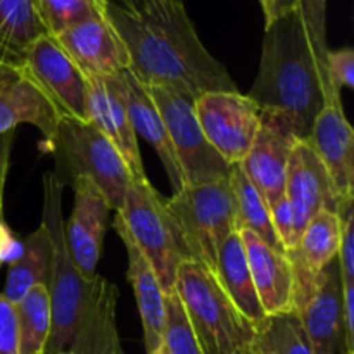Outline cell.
Instances as JSON below:
<instances>
[{
  "label": "cell",
  "mask_w": 354,
  "mask_h": 354,
  "mask_svg": "<svg viewBox=\"0 0 354 354\" xmlns=\"http://www.w3.org/2000/svg\"><path fill=\"white\" fill-rule=\"evenodd\" d=\"M106 16L127 45L130 71L142 85L175 90L189 99L237 92L230 73L207 52L182 0H147L128 10L107 0Z\"/></svg>",
  "instance_id": "obj_1"
},
{
  "label": "cell",
  "mask_w": 354,
  "mask_h": 354,
  "mask_svg": "<svg viewBox=\"0 0 354 354\" xmlns=\"http://www.w3.org/2000/svg\"><path fill=\"white\" fill-rule=\"evenodd\" d=\"M62 187L54 171L45 173L41 223L54 256L47 286L52 325L44 354H123L116 324L120 290L97 273L83 275L73 263L64 235Z\"/></svg>",
  "instance_id": "obj_2"
},
{
  "label": "cell",
  "mask_w": 354,
  "mask_h": 354,
  "mask_svg": "<svg viewBox=\"0 0 354 354\" xmlns=\"http://www.w3.org/2000/svg\"><path fill=\"white\" fill-rule=\"evenodd\" d=\"M248 97L261 113L280 118L297 140H308L318 114L342 102L318 62L297 10L265 26L261 61Z\"/></svg>",
  "instance_id": "obj_3"
},
{
  "label": "cell",
  "mask_w": 354,
  "mask_h": 354,
  "mask_svg": "<svg viewBox=\"0 0 354 354\" xmlns=\"http://www.w3.org/2000/svg\"><path fill=\"white\" fill-rule=\"evenodd\" d=\"M173 290L204 354H252L256 325L232 303L211 270L187 259Z\"/></svg>",
  "instance_id": "obj_4"
},
{
  "label": "cell",
  "mask_w": 354,
  "mask_h": 354,
  "mask_svg": "<svg viewBox=\"0 0 354 354\" xmlns=\"http://www.w3.org/2000/svg\"><path fill=\"white\" fill-rule=\"evenodd\" d=\"M55 158V178L64 185L88 178L106 196L111 209L123 207L124 196L133 182L127 162L113 144L88 121L62 116L50 142Z\"/></svg>",
  "instance_id": "obj_5"
},
{
  "label": "cell",
  "mask_w": 354,
  "mask_h": 354,
  "mask_svg": "<svg viewBox=\"0 0 354 354\" xmlns=\"http://www.w3.org/2000/svg\"><path fill=\"white\" fill-rule=\"evenodd\" d=\"M190 259L216 275L218 251L228 235L239 232L237 201L230 180L185 185L166 199Z\"/></svg>",
  "instance_id": "obj_6"
},
{
  "label": "cell",
  "mask_w": 354,
  "mask_h": 354,
  "mask_svg": "<svg viewBox=\"0 0 354 354\" xmlns=\"http://www.w3.org/2000/svg\"><path fill=\"white\" fill-rule=\"evenodd\" d=\"M118 214L154 268L162 292H173L176 272L190 254L165 197L159 196L149 180L131 182Z\"/></svg>",
  "instance_id": "obj_7"
},
{
  "label": "cell",
  "mask_w": 354,
  "mask_h": 354,
  "mask_svg": "<svg viewBox=\"0 0 354 354\" xmlns=\"http://www.w3.org/2000/svg\"><path fill=\"white\" fill-rule=\"evenodd\" d=\"M175 149L185 185L227 180L232 165H228L207 142L197 121L194 100L175 90L162 86H147Z\"/></svg>",
  "instance_id": "obj_8"
},
{
  "label": "cell",
  "mask_w": 354,
  "mask_h": 354,
  "mask_svg": "<svg viewBox=\"0 0 354 354\" xmlns=\"http://www.w3.org/2000/svg\"><path fill=\"white\" fill-rule=\"evenodd\" d=\"M194 109L214 151L228 165H241L261 127L254 100L239 92H209L194 100Z\"/></svg>",
  "instance_id": "obj_9"
},
{
  "label": "cell",
  "mask_w": 354,
  "mask_h": 354,
  "mask_svg": "<svg viewBox=\"0 0 354 354\" xmlns=\"http://www.w3.org/2000/svg\"><path fill=\"white\" fill-rule=\"evenodd\" d=\"M19 68L54 104L61 116L88 121L86 76L62 50L54 37L44 35L37 38L28 47Z\"/></svg>",
  "instance_id": "obj_10"
},
{
  "label": "cell",
  "mask_w": 354,
  "mask_h": 354,
  "mask_svg": "<svg viewBox=\"0 0 354 354\" xmlns=\"http://www.w3.org/2000/svg\"><path fill=\"white\" fill-rule=\"evenodd\" d=\"M308 142L327 171L335 213L344 218L353 211L354 199V131L342 102L328 104L318 114Z\"/></svg>",
  "instance_id": "obj_11"
},
{
  "label": "cell",
  "mask_w": 354,
  "mask_h": 354,
  "mask_svg": "<svg viewBox=\"0 0 354 354\" xmlns=\"http://www.w3.org/2000/svg\"><path fill=\"white\" fill-rule=\"evenodd\" d=\"M75 204L64 223L66 244L76 268L86 277L95 275L106 237L111 206L99 187L88 178L73 180Z\"/></svg>",
  "instance_id": "obj_12"
},
{
  "label": "cell",
  "mask_w": 354,
  "mask_h": 354,
  "mask_svg": "<svg viewBox=\"0 0 354 354\" xmlns=\"http://www.w3.org/2000/svg\"><path fill=\"white\" fill-rule=\"evenodd\" d=\"M344 218L330 209L313 216L301 234L297 245L287 251L294 275V308L299 313L315 290L317 277L332 259L337 258Z\"/></svg>",
  "instance_id": "obj_13"
},
{
  "label": "cell",
  "mask_w": 354,
  "mask_h": 354,
  "mask_svg": "<svg viewBox=\"0 0 354 354\" xmlns=\"http://www.w3.org/2000/svg\"><path fill=\"white\" fill-rule=\"evenodd\" d=\"M297 140L280 118L261 113V127L241 168L270 207L283 197L290 152Z\"/></svg>",
  "instance_id": "obj_14"
},
{
  "label": "cell",
  "mask_w": 354,
  "mask_h": 354,
  "mask_svg": "<svg viewBox=\"0 0 354 354\" xmlns=\"http://www.w3.org/2000/svg\"><path fill=\"white\" fill-rule=\"evenodd\" d=\"M344 287L339 259H332L317 277L315 290L299 318L315 354H344Z\"/></svg>",
  "instance_id": "obj_15"
},
{
  "label": "cell",
  "mask_w": 354,
  "mask_h": 354,
  "mask_svg": "<svg viewBox=\"0 0 354 354\" xmlns=\"http://www.w3.org/2000/svg\"><path fill=\"white\" fill-rule=\"evenodd\" d=\"M54 38L86 78H109L130 69L127 45L107 16L86 21Z\"/></svg>",
  "instance_id": "obj_16"
},
{
  "label": "cell",
  "mask_w": 354,
  "mask_h": 354,
  "mask_svg": "<svg viewBox=\"0 0 354 354\" xmlns=\"http://www.w3.org/2000/svg\"><path fill=\"white\" fill-rule=\"evenodd\" d=\"M86 116L88 123H92L116 147L127 162L133 182L147 180L138 149V137L131 127L123 97L113 76L86 78Z\"/></svg>",
  "instance_id": "obj_17"
},
{
  "label": "cell",
  "mask_w": 354,
  "mask_h": 354,
  "mask_svg": "<svg viewBox=\"0 0 354 354\" xmlns=\"http://www.w3.org/2000/svg\"><path fill=\"white\" fill-rule=\"evenodd\" d=\"M283 196L289 201L294 216V232L299 241L306 225L320 211L335 213L334 196L327 171L308 140L296 142L290 152Z\"/></svg>",
  "instance_id": "obj_18"
},
{
  "label": "cell",
  "mask_w": 354,
  "mask_h": 354,
  "mask_svg": "<svg viewBox=\"0 0 354 354\" xmlns=\"http://www.w3.org/2000/svg\"><path fill=\"white\" fill-rule=\"evenodd\" d=\"M61 113L19 66H0V135L19 124H33L50 144Z\"/></svg>",
  "instance_id": "obj_19"
},
{
  "label": "cell",
  "mask_w": 354,
  "mask_h": 354,
  "mask_svg": "<svg viewBox=\"0 0 354 354\" xmlns=\"http://www.w3.org/2000/svg\"><path fill=\"white\" fill-rule=\"evenodd\" d=\"M239 234L248 256L256 296L266 317L296 311L292 266L286 252L272 249L245 228H241Z\"/></svg>",
  "instance_id": "obj_20"
},
{
  "label": "cell",
  "mask_w": 354,
  "mask_h": 354,
  "mask_svg": "<svg viewBox=\"0 0 354 354\" xmlns=\"http://www.w3.org/2000/svg\"><path fill=\"white\" fill-rule=\"evenodd\" d=\"M113 78L121 97H123L124 107H127V113L130 116L135 133H137V137H144L152 145V149L158 152L159 159H161L162 166L166 169L169 183H171L173 194L180 192L185 187L182 169H180L175 149H173L171 140H169L168 131H166L165 121H162L147 86L142 85L131 75L130 69L121 71L120 75L113 76Z\"/></svg>",
  "instance_id": "obj_21"
},
{
  "label": "cell",
  "mask_w": 354,
  "mask_h": 354,
  "mask_svg": "<svg viewBox=\"0 0 354 354\" xmlns=\"http://www.w3.org/2000/svg\"><path fill=\"white\" fill-rule=\"evenodd\" d=\"M113 227L123 241L128 254V280L133 287L140 311L142 327H144V342L147 354L154 353L162 346V330H165V292L161 289L154 268L138 249L131 239L127 225L120 214L113 221Z\"/></svg>",
  "instance_id": "obj_22"
},
{
  "label": "cell",
  "mask_w": 354,
  "mask_h": 354,
  "mask_svg": "<svg viewBox=\"0 0 354 354\" xmlns=\"http://www.w3.org/2000/svg\"><path fill=\"white\" fill-rule=\"evenodd\" d=\"M216 277L232 303L252 324L258 325L266 317L258 296H256L254 283H252L251 272H249L248 256H245V249L239 232L228 235L218 251Z\"/></svg>",
  "instance_id": "obj_23"
},
{
  "label": "cell",
  "mask_w": 354,
  "mask_h": 354,
  "mask_svg": "<svg viewBox=\"0 0 354 354\" xmlns=\"http://www.w3.org/2000/svg\"><path fill=\"white\" fill-rule=\"evenodd\" d=\"M52 256L54 249H52L50 235L47 227L40 223L33 234L21 242L19 256L9 263L3 296L16 303L35 286L47 287L50 282Z\"/></svg>",
  "instance_id": "obj_24"
},
{
  "label": "cell",
  "mask_w": 354,
  "mask_h": 354,
  "mask_svg": "<svg viewBox=\"0 0 354 354\" xmlns=\"http://www.w3.org/2000/svg\"><path fill=\"white\" fill-rule=\"evenodd\" d=\"M44 35L31 0H0V66H21L28 47Z\"/></svg>",
  "instance_id": "obj_25"
},
{
  "label": "cell",
  "mask_w": 354,
  "mask_h": 354,
  "mask_svg": "<svg viewBox=\"0 0 354 354\" xmlns=\"http://www.w3.org/2000/svg\"><path fill=\"white\" fill-rule=\"evenodd\" d=\"M228 180H230L235 201H237L239 230L245 228V230L252 232L258 239H261L272 249L279 252H286L282 242L277 237L275 228H273L270 206L263 199L259 190L248 178L241 165H232Z\"/></svg>",
  "instance_id": "obj_26"
},
{
  "label": "cell",
  "mask_w": 354,
  "mask_h": 354,
  "mask_svg": "<svg viewBox=\"0 0 354 354\" xmlns=\"http://www.w3.org/2000/svg\"><path fill=\"white\" fill-rule=\"evenodd\" d=\"M252 354H315L296 311L268 315L256 325Z\"/></svg>",
  "instance_id": "obj_27"
},
{
  "label": "cell",
  "mask_w": 354,
  "mask_h": 354,
  "mask_svg": "<svg viewBox=\"0 0 354 354\" xmlns=\"http://www.w3.org/2000/svg\"><path fill=\"white\" fill-rule=\"evenodd\" d=\"M19 334V354H44L52 325L50 296L45 286H35L14 303Z\"/></svg>",
  "instance_id": "obj_28"
},
{
  "label": "cell",
  "mask_w": 354,
  "mask_h": 354,
  "mask_svg": "<svg viewBox=\"0 0 354 354\" xmlns=\"http://www.w3.org/2000/svg\"><path fill=\"white\" fill-rule=\"evenodd\" d=\"M47 35L57 37L86 21L106 17L107 0H31Z\"/></svg>",
  "instance_id": "obj_29"
},
{
  "label": "cell",
  "mask_w": 354,
  "mask_h": 354,
  "mask_svg": "<svg viewBox=\"0 0 354 354\" xmlns=\"http://www.w3.org/2000/svg\"><path fill=\"white\" fill-rule=\"evenodd\" d=\"M162 346L168 354H204L175 290L165 294Z\"/></svg>",
  "instance_id": "obj_30"
},
{
  "label": "cell",
  "mask_w": 354,
  "mask_h": 354,
  "mask_svg": "<svg viewBox=\"0 0 354 354\" xmlns=\"http://www.w3.org/2000/svg\"><path fill=\"white\" fill-rule=\"evenodd\" d=\"M297 12L318 62L327 69V0H297Z\"/></svg>",
  "instance_id": "obj_31"
},
{
  "label": "cell",
  "mask_w": 354,
  "mask_h": 354,
  "mask_svg": "<svg viewBox=\"0 0 354 354\" xmlns=\"http://www.w3.org/2000/svg\"><path fill=\"white\" fill-rule=\"evenodd\" d=\"M327 75L335 90L341 92L344 86H354V50L351 47H342L337 50H328Z\"/></svg>",
  "instance_id": "obj_32"
},
{
  "label": "cell",
  "mask_w": 354,
  "mask_h": 354,
  "mask_svg": "<svg viewBox=\"0 0 354 354\" xmlns=\"http://www.w3.org/2000/svg\"><path fill=\"white\" fill-rule=\"evenodd\" d=\"M0 354H19L16 310L12 301L0 292Z\"/></svg>",
  "instance_id": "obj_33"
},
{
  "label": "cell",
  "mask_w": 354,
  "mask_h": 354,
  "mask_svg": "<svg viewBox=\"0 0 354 354\" xmlns=\"http://www.w3.org/2000/svg\"><path fill=\"white\" fill-rule=\"evenodd\" d=\"M270 213H272V223L275 228V234L279 237V241L282 242L283 249L287 251H292L297 245L296 232H294V216L292 209H290L289 201L286 199V196L280 197L272 207H270Z\"/></svg>",
  "instance_id": "obj_34"
},
{
  "label": "cell",
  "mask_w": 354,
  "mask_h": 354,
  "mask_svg": "<svg viewBox=\"0 0 354 354\" xmlns=\"http://www.w3.org/2000/svg\"><path fill=\"white\" fill-rule=\"evenodd\" d=\"M339 266L344 286H354V214L353 211L344 216L342 225V239L339 248Z\"/></svg>",
  "instance_id": "obj_35"
},
{
  "label": "cell",
  "mask_w": 354,
  "mask_h": 354,
  "mask_svg": "<svg viewBox=\"0 0 354 354\" xmlns=\"http://www.w3.org/2000/svg\"><path fill=\"white\" fill-rule=\"evenodd\" d=\"M344 344L346 353L354 354V286H344Z\"/></svg>",
  "instance_id": "obj_36"
},
{
  "label": "cell",
  "mask_w": 354,
  "mask_h": 354,
  "mask_svg": "<svg viewBox=\"0 0 354 354\" xmlns=\"http://www.w3.org/2000/svg\"><path fill=\"white\" fill-rule=\"evenodd\" d=\"M265 14V26L297 9V0H258Z\"/></svg>",
  "instance_id": "obj_37"
},
{
  "label": "cell",
  "mask_w": 354,
  "mask_h": 354,
  "mask_svg": "<svg viewBox=\"0 0 354 354\" xmlns=\"http://www.w3.org/2000/svg\"><path fill=\"white\" fill-rule=\"evenodd\" d=\"M14 131L0 135V223H2V201H3V187H6L7 171H9L10 149H12Z\"/></svg>",
  "instance_id": "obj_38"
},
{
  "label": "cell",
  "mask_w": 354,
  "mask_h": 354,
  "mask_svg": "<svg viewBox=\"0 0 354 354\" xmlns=\"http://www.w3.org/2000/svg\"><path fill=\"white\" fill-rule=\"evenodd\" d=\"M116 3L128 10H138L147 3V0H116Z\"/></svg>",
  "instance_id": "obj_39"
},
{
  "label": "cell",
  "mask_w": 354,
  "mask_h": 354,
  "mask_svg": "<svg viewBox=\"0 0 354 354\" xmlns=\"http://www.w3.org/2000/svg\"><path fill=\"white\" fill-rule=\"evenodd\" d=\"M151 354H168V353H166L165 346H161V348H159V349H156V351H154V353H151Z\"/></svg>",
  "instance_id": "obj_40"
},
{
  "label": "cell",
  "mask_w": 354,
  "mask_h": 354,
  "mask_svg": "<svg viewBox=\"0 0 354 354\" xmlns=\"http://www.w3.org/2000/svg\"><path fill=\"white\" fill-rule=\"evenodd\" d=\"M344 354H353V353H344Z\"/></svg>",
  "instance_id": "obj_41"
},
{
  "label": "cell",
  "mask_w": 354,
  "mask_h": 354,
  "mask_svg": "<svg viewBox=\"0 0 354 354\" xmlns=\"http://www.w3.org/2000/svg\"><path fill=\"white\" fill-rule=\"evenodd\" d=\"M0 263H2V261H0Z\"/></svg>",
  "instance_id": "obj_42"
}]
</instances>
